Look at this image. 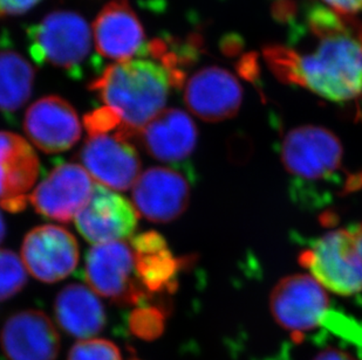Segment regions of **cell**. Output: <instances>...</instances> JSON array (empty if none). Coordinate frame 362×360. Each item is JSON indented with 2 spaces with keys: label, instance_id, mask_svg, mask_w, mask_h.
Masks as SVG:
<instances>
[{
  "label": "cell",
  "instance_id": "cell-1",
  "mask_svg": "<svg viewBox=\"0 0 362 360\" xmlns=\"http://www.w3.org/2000/svg\"><path fill=\"white\" fill-rule=\"evenodd\" d=\"M171 87L170 76L160 64L139 59L108 66L88 85L119 116L132 140L164 110Z\"/></svg>",
  "mask_w": 362,
  "mask_h": 360
},
{
  "label": "cell",
  "instance_id": "cell-2",
  "mask_svg": "<svg viewBox=\"0 0 362 360\" xmlns=\"http://www.w3.org/2000/svg\"><path fill=\"white\" fill-rule=\"evenodd\" d=\"M304 87L332 102H349L362 92V44L353 37L320 40L301 56Z\"/></svg>",
  "mask_w": 362,
  "mask_h": 360
},
{
  "label": "cell",
  "instance_id": "cell-3",
  "mask_svg": "<svg viewBox=\"0 0 362 360\" xmlns=\"http://www.w3.org/2000/svg\"><path fill=\"white\" fill-rule=\"evenodd\" d=\"M28 47L35 64L62 69L80 78L92 53V37L85 18L72 11H54L26 30Z\"/></svg>",
  "mask_w": 362,
  "mask_h": 360
},
{
  "label": "cell",
  "instance_id": "cell-4",
  "mask_svg": "<svg viewBox=\"0 0 362 360\" xmlns=\"http://www.w3.org/2000/svg\"><path fill=\"white\" fill-rule=\"evenodd\" d=\"M299 262L335 294L362 292V224L328 232L301 253Z\"/></svg>",
  "mask_w": 362,
  "mask_h": 360
},
{
  "label": "cell",
  "instance_id": "cell-5",
  "mask_svg": "<svg viewBox=\"0 0 362 360\" xmlns=\"http://www.w3.org/2000/svg\"><path fill=\"white\" fill-rule=\"evenodd\" d=\"M284 167L300 181H325L341 169L344 149L331 130L303 126L290 130L281 146Z\"/></svg>",
  "mask_w": 362,
  "mask_h": 360
},
{
  "label": "cell",
  "instance_id": "cell-6",
  "mask_svg": "<svg viewBox=\"0 0 362 360\" xmlns=\"http://www.w3.org/2000/svg\"><path fill=\"white\" fill-rule=\"evenodd\" d=\"M83 276L93 292L117 304H151L149 297L137 284L133 249L126 242H107L89 249L86 255Z\"/></svg>",
  "mask_w": 362,
  "mask_h": 360
},
{
  "label": "cell",
  "instance_id": "cell-7",
  "mask_svg": "<svg viewBox=\"0 0 362 360\" xmlns=\"http://www.w3.org/2000/svg\"><path fill=\"white\" fill-rule=\"evenodd\" d=\"M271 313L283 329L300 340L324 325L329 315V299L324 287L308 275L287 276L271 292Z\"/></svg>",
  "mask_w": 362,
  "mask_h": 360
},
{
  "label": "cell",
  "instance_id": "cell-8",
  "mask_svg": "<svg viewBox=\"0 0 362 360\" xmlns=\"http://www.w3.org/2000/svg\"><path fill=\"white\" fill-rule=\"evenodd\" d=\"M79 157L89 176L112 190L133 187L140 174V157L122 129L89 135Z\"/></svg>",
  "mask_w": 362,
  "mask_h": 360
},
{
  "label": "cell",
  "instance_id": "cell-9",
  "mask_svg": "<svg viewBox=\"0 0 362 360\" xmlns=\"http://www.w3.org/2000/svg\"><path fill=\"white\" fill-rule=\"evenodd\" d=\"M21 258L31 275L41 282L54 283L72 274L79 262V245L71 232L44 224L28 232Z\"/></svg>",
  "mask_w": 362,
  "mask_h": 360
},
{
  "label": "cell",
  "instance_id": "cell-10",
  "mask_svg": "<svg viewBox=\"0 0 362 360\" xmlns=\"http://www.w3.org/2000/svg\"><path fill=\"white\" fill-rule=\"evenodd\" d=\"M93 188L94 184L85 167L78 164H60L35 187L30 201L42 217L69 222L87 204Z\"/></svg>",
  "mask_w": 362,
  "mask_h": 360
},
{
  "label": "cell",
  "instance_id": "cell-11",
  "mask_svg": "<svg viewBox=\"0 0 362 360\" xmlns=\"http://www.w3.org/2000/svg\"><path fill=\"white\" fill-rule=\"evenodd\" d=\"M76 224L80 234L94 245L121 241L136 229L137 213L126 198L96 184L87 204L76 215Z\"/></svg>",
  "mask_w": 362,
  "mask_h": 360
},
{
  "label": "cell",
  "instance_id": "cell-12",
  "mask_svg": "<svg viewBox=\"0 0 362 360\" xmlns=\"http://www.w3.org/2000/svg\"><path fill=\"white\" fill-rule=\"evenodd\" d=\"M93 33L103 58L123 62L148 55L144 26L128 0H112L103 6L93 23Z\"/></svg>",
  "mask_w": 362,
  "mask_h": 360
},
{
  "label": "cell",
  "instance_id": "cell-13",
  "mask_svg": "<svg viewBox=\"0 0 362 360\" xmlns=\"http://www.w3.org/2000/svg\"><path fill=\"white\" fill-rule=\"evenodd\" d=\"M137 212L154 222H169L181 217L190 201L188 180L176 170L151 167L140 174L133 186Z\"/></svg>",
  "mask_w": 362,
  "mask_h": 360
},
{
  "label": "cell",
  "instance_id": "cell-14",
  "mask_svg": "<svg viewBox=\"0 0 362 360\" xmlns=\"http://www.w3.org/2000/svg\"><path fill=\"white\" fill-rule=\"evenodd\" d=\"M189 110L205 122H222L240 112L243 89L235 75L219 67H206L189 78L185 87Z\"/></svg>",
  "mask_w": 362,
  "mask_h": 360
},
{
  "label": "cell",
  "instance_id": "cell-15",
  "mask_svg": "<svg viewBox=\"0 0 362 360\" xmlns=\"http://www.w3.org/2000/svg\"><path fill=\"white\" fill-rule=\"evenodd\" d=\"M25 133L46 153L67 151L81 137V123L71 103L49 95L35 101L25 115Z\"/></svg>",
  "mask_w": 362,
  "mask_h": 360
},
{
  "label": "cell",
  "instance_id": "cell-16",
  "mask_svg": "<svg viewBox=\"0 0 362 360\" xmlns=\"http://www.w3.org/2000/svg\"><path fill=\"white\" fill-rule=\"evenodd\" d=\"M40 163L28 140L17 133L0 131V206L17 213L28 206L38 179Z\"/></svg>",
  "mask_w": 362,
  "mask_h": 360
},
{
  "label": "cell",
  "instance_id": "cell-17",
  "mask_svg": "<svg viewBox=\"0 0 362 360\" xmlns=\"http://www.w3.org/2000/svg\"><path fill=\"white\" fill-rule=\"evenodd\" d=\"M0 347L8 360H55L60 336L52 320L39 310H25L7 318Z\"/></svg>",
  "mask_w": 362,
  "mask_h": 360
},
{
  "label": "cell",
  "instance_id": "cell-18",
  "mask_svg": "<svg viewBox=\"0 0 362 360\" xmlns=\"http://www.w3.org/2000/svg\"><path fill=\"white\" fill-rule=\"evenodd\" d=\"M134 272L137 284L151 301L174 294L178 272L188 265V258H177L158 232H146L132 239Z\"/></svg>",
  "mask_w": 362,
  "mask_h": 360
},
{
  "label": "cell",
  "instance_id": "cell-19",
  "mask_svg": "<svg viewBox=\"0 0 362 360\" xmlns=\"http://www.w3.org/2000/svg\"><path fill=\"white\" fill-rule=\"evenodd\" d=\"M134 140L163 163L181 164L195 151L199 131L192 117L181 109H164L147 123Z\"/></svg>",
  "mask_w": 362,
  "mask_h": 360
},
{
  "label": "cell",
  "instance_id": "cell-20",
  "mask_svg": "<svg viewBox=\"0 0 362 360\" xmlns=\"http://www.w3.org/2000/svg\"><path fill=\"white\" fill-rule=\"evenodd\" d=\"M55 318L69 336L90 338L106 325V311L95 294L87 287L72 283L65 287L55 299Z\"/></svg>",
  "mask_w": 362,
  "mask_h": 360
},
{
  "label": "cell",
  "instance_id": "cell-21",
  "mask_svg": "<svg viewBox=\"0 0 362 360\" xmlns=\"http://www.w3.org/2000/svg\"><path fill=\"white\" fill-rule=\"evenodd\" d=\"M35 72L31 64L12 49L0 51V112L11 115L28 103Z\"/></svg>",
  "mask_w": 362,
  "mask_h": 360
},
{
  "label": "cell",
  "instance_id": "cell-22",
  "mask_svg": "<svg viewBox=\"0 0 362 360\" xmlns=\"http://www.w3.org/2000/svg\"><path fill=\"white\" fill-rule=\"evenodd\" d=\"M203 52V37L192 35L185 39L158 37L148 44V55L158 59L170 76L173 88H182L187 71L199 61Z\"/></svg>",
  "mask_w": 362,
  "mask_h": 360
},
{
  "label": "cell",
  "instance_id": "cell-23",
  "mask_svg": "<svg viewBox=\"0 0 362 360\" xmlns=\"http://www.w3.org/2000/svg\"><path fill=\"white\" fill-rule=\"evenodd\" d=\"M267 67L285 85L304 87L301 73V56L297 52L281 44H269L263 48Z\"/></svg>",
  "mask_w": 362,
  "mask_h": 360
},
{
  "label": "cell",
  "instance_id": "cell-24",
  "mask_svg": "<svg viewBox=\"0 0 362 360\" xmlns=\"http://www.w3.org/2000/svg\"><path fill=\"white\" fill-rule=\"evenodd\" d=\"M168 306L161 304H147L137 306L130 313L128 325L130 332L142 340H155L161 336L165 326Z\"/></svg>",
  "mask_w": 362,
  "mask_h": 360
},
{
  "label": "cell",
  "instance_id": "cell-25",
  "mask_svg": "<svg viewBox=\"0 0 362 360\" xmlns=\"http://www.w3.org/2000/svg\"><path fill=\"white\" fill-rule=\"evenodd\" d=\"M28 282L24 262L16 253L0 249V301L17 295Z\"/></svg>",
  "mask_w": 362,
  "mask_h": 360
},
{
  "label": "cell",
  "instance_id": "cell-26",
  "mask_svg": "<svg viewBox=\"0 0 362 360\" xmlns=\"http://www.w3.org/2000/svg\"><path fill=\"white\" fill-rule=\"evenodd\" d=\"M69 360H122L115 344L106 340H81L73 345Z\"/></svg>",
  "mask_w": 362,
  "mask_h": 360
},
{
  "label": "cell",
  "instance_id": "cell-27",
  "mask_svg": "<svg viewBox=\"0 0 362 360\" xmlns=\"http://www.w3.org/2000/svg\"><path fill=\"white\" fill-rule=\"evenodd\" d=\"M83 123L89 135L113 133L117 130L123 129L119 116L107 107L96 109L94 112L87 114L83 119Z\"/></svg>",
  "mask_w": 362,
  "mask_h": 360
},
{
  "label": "cell",
  "instance_id": "cell-28",
  "mask_svg": "<svg viewBox=\"0 0 362 360\" xmlns=\"http://www.w3.org/2000/svg\"><path fill=\"white\" fill-rule=\"evenodd\" d=\"M271 16L277 23L290 28V35L300 26V21L298 20L299 4L296 0H274L271 4Z\"/></svg>",
  "mask_w": 362,
  "mask_h": 360
},
{
  "label": "cell",
  "instance_id": "cell-29",
  "mask_svg": "<svg viewBox=\"0 0 362 360\" xmlns=\"http://www.w3.org/2000/svg\"><path fill=\"white\" fill-rule=\"evenodd\" d=\"M236 71L240 78L250 83H253L259 89L262 85V68H260L259 55L256 52H250L243 55L236 64Z\"/></svg>",
  "mask_w": 362,
  "mask_h": 360
},
{
  "label": "cell",
  "instance_id": "cell-30",
  "mask_svg": "<svg viewBox=\"0 0 362 360\" xmlns=\"http://www.w3.org/2000/svg\"><path fill=\"white\" fill-rule=\"evenodd\" d=\"M41 1L42 0H0V18L26 13Z\"/></svg>",
  "mask_w": 362,
  "mask_h": 360
},
{
  "label": "cell",
  "instance_id": "cell-31",
  "mask_svg": "<svg viewBox=\"0 0 362 360\" xmlns=\"http://www.w3.org/2000/svg\"><path fill=\"white\" fill-rule=\"evenodd\" d=\"M219 48L226 58H236L244 49V40L242 35L237 33L224 35L219 42Z\"/></svg>",
  "mask_w": 362,
  "mask_h": 360
},
{
  "label": "cell",
  "instance_id": "cell-32",
  "mask_svg": "<svg viewBox=\"0 0 362 360\" xmlns=\"http://www.w3.org/2000/svg\"><path fill=\"white\" fill-rule=\"evenodd\" d=\"M333 10L345 16H353L362 11V0H324Z\"/></svg>",
  "mask_w": 362,
  "mask_h": 360
},
{
  "label": "cell",
  "instance_id": "cell-33",
  "mask_svg": "<svg viewBox=\"0 0 362 360\" xmlns=\"http://www.w3.org/2000/svg\"><path fill=\"white\" fill-rule=\"evenodd\" d=\"M315 360H354L351 354L338 349H327L315 357Z\"/></svg>",
  "mask_w": 362,
  "mask_h": 360
},
{
  "label": "cell",
  "instance_id": "cell-34",
  "mask_svg": "<svg viewBox=\"0 0 362 360\" xmlns=\"http://www.w3.org/2000/svg\"><path fill=\"white\" fill-rule=\"evenodd\" d=\"M5 234H6V226H5L3 215L0 213V242L3 241Z\"/></svg>",
  "mask_w": 362,
  "mask_h": 360
},
{
  "label": "cell",
  "instance_id": "cell-35",
  "mask_svg": "<svg viewBox=\"0 0 362 360\" xmlns=\"http://www.w3.org/2000/svg\"><path fill=\"white\" fill-rule=\"evenodd\" d=\"M132 360H140V359H132Z\"/></svg>",
  "mask_w": 362,
  "mask_h": 360
}]
</instances>
